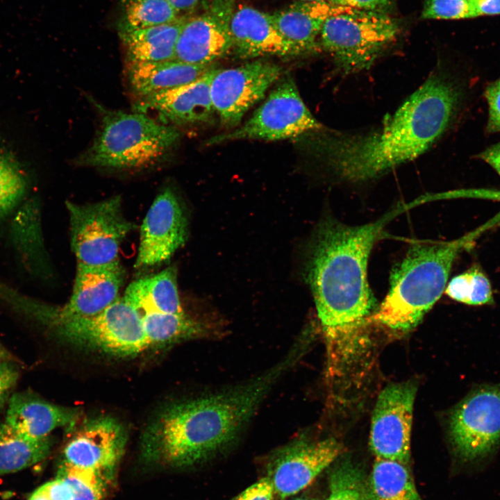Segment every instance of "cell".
<instances>
[{"instance_id": "5", "label": "cell", "mask_w": 500, "mask_h": 500, "mask_svg": "<svg viewBox=\"0 0 500 500\" xmlns=\"http://www.w3.org/2000/svg\"><path fill=\"white\" fill-rule=\"evenodd\" d=\"M101 108V106H99ZM101 120L90 146L76 160L78 165L112 169L149 166L178 141V130L140 112L101 108Z\"/></svg>"}, {"instance_id": "34", "label": "cell", "mask_w": 500, "mask_h": 500, "mask_svg": "<svg viewBox=\"0 0 500 500\" xmlns=\"http://www.w3.org/2000/svg\"><path fill=\"white\" fill-rule=\"evenodd\" d=\"M19 377V369L12 360H0V410L8 405Z\"/></svg>"}, {"instance_id": "1", "label": "cell", "mask_w": 500, "mask_h": 500, "mask_svg": "<svg viewBox=\"0 0 500 500\" xmlns=\"http://www.w3.org/2000/svg\"><path fill=\"white\" fill-rule=\"evenodd\" d=\"M392 213L360 226L326 218L311 240L306 280L325 337L331 372L342 374L367 346L365 326L375 308L367 262Z\"/></svg>"}, {"instance_id": "31", "label": "cell", "mask_w": 500, "mask_h": 500, "mask_svg": "<svg viewBox=\"0 0 500 500\" xmlns=\"http://www.w3.org/2000/svg\"><path fill=\"white\" fill-rule=\"evenodd\" d=\"M326 500H369L361 469L349 460L338 463L329 476Z\"/></svg>"}, {"instance_id": "10", "label": "cell", "mask_w": 500, "mask_h": 500, "mask_svg": "<svg viewBox=\"0 0 500 500\" xmlns=\"http://www.w3.org/2000/svg\"><path fill=\"white\" fill-rule=\"evenodd\" d=\"M449 435L456 456L482 459L500 444V383L472 390L452 410Z\"/></svg>"}, {"instance_id": "25", "label": "cell", "mask_w": 500, "mask_h": 500, "mask_svg": "<svg viewBox=\"0 0 500 500\" xmlns=\"http://www.w3.org/2000/svg\"><path fill=\"white\" fill-rule=\"evenodd\" d=\"M142 315L145 335L151 347L192 339L210 338L215 332L206 322L185 313L147 312Z\"/></svg>"}, {"instance_id": "7", "label": "cell", "mask_w": 500, "mask_h": 500, "mask_svg": "<svg viewBox=\"0 0 500 500\" xmlns=\"http://www.w3.org/2000/svg\"><path fill=\"white\" fill-rule=\"evenodd\" d=\"M49 326L68 343L111 356H135L151 347L141 314L123 297L95 315L57 320Z\"/></svg>"}, {"instance_id": "9", "label": "cell", "mask_w": 500, "mask_h": 500, "mask_svg": "<svg viewBox=\"0 0 500 500\" xmlns=\"http://www.w3.org/2000/svg\"><path fill=\"white\" fill-rule=\"evenodd\" d=\"M324 129L304 103L291 77L282 80L253 115L238 128L210 138L208 145L254 140L295 139Z\"/></svg>"}, {"instance_id": "8", "label": "cell", "mask_w": 500, "mask_h": 500, "mask_svg": "<svg viewBox=\"0 0 500 500\" xmlns=\"http://www.w3.org/2000/svg\"><path fill=\"white\" fill-rule=\"evenodd\" d=\"M66 207L77 263L101 265L119 260L122 243L135 228L123 214L121 197L84 204L67 201Z\"/></svg>"}, {"instance_id": "21", "label": "cell", "mask_w": 500, "mask_h": 500, "mask_svg": "<svg viewBox=\"0 0 500 500\" xmlns=\"http://www.w3.org/2000/svg\"><path fill=\"white\" fill-rule=\"evenodd\" d=\"M342 7L326 1L297 3L270 15L279 34L301 55L317 50L324 21Z\"/></svg>"}, {"instance_id": "19", "label": "cell", "mask_w": 500, "mask_h": 500, "mask_svg": "<svg viewBox=\"0 0 500 500\" xmlns=\"http://www.w3.org/2000/svg\"><path fill=\"white\" fill-rule=\"evenodd\" d=\"M230 33L232 50L240 58L299 55L279 34L271 15L251 7L235 8Z\"/></svg>"}, {"instance_id": "41", "label": "cell", "mask_w": 500, "mask_h": 500, "mask_svg": "<svg viewBox=\"0 0 500 500\" xmlns=\"http://www.w3.org/2000/svg\"><path fill=\"white\" fill-rule=\"evenodd\" d=\"M472 1L475 5L478 17L481 15H500V0H478Z\"/></svg>"}, {"instance_id": "13", "label": "cell", "mask_w": 500, "mask_h": 500, "mask_svg": "<svg viewBox=\"0 0 500 500\" xmlns=\"http://www.w3.org/2000/svg\"><path fill=\"white\" fill-rule=\"evenodd\" d=\"M333 438L311 440L299 438L275 451L269 460L267 477L274 492L284 499L301 491L341 453Z\"/></svg>"}, {"instance_id": "23", "label": "cell", "mask_w": 500, "mask_h": 500, "mask_svg": "<svg viewBox=\"0 0 500 500\" xmlns=\"http://www.w3.org/2000/svg\"><path fill=\"white\" fill-rule=\"evenodd\" d=\"M141 315L147 312L183 314L177 286V270L169 267L152 276L131 283L122 297Z\"/></svg>"}, {"instance_id": "11", "label": "cell", "mask_w": 500, "mask_h": 500, "mask_svg": "<svg viewBox=\"0 0 500 500\" xmlns=\"http://www.w3.org/2000/svg\"><path fill=\"white\" fill-rule=\"evenodd\" d=\"M281 74L272 62L256 60L228 69H216L210 92L216 114L222 125L239 124L244 115L262 99L267 89Z\"/></svg>"}, {"instance_id": "6", "label": "cell", "mask_w": 500, "mask_h": 500, "mask_svg": "<svg viewBox=\"0 0 500 500\" xmlns=\"http://www.w3.org/2000/svg\"><path fill=\"white\" fill-rule=\"evenodd\" d=\"M399 31L397 23L383 13L343 6L326 19L319 36L339 69L349 74L371 67Z\"/></svg>"}, {"instance_id": "3", "label": "cell", "mask_w": 500, "mask_h": 500, "mask_svg": "<svg viewBox=\"0 0 500 500\" xmlns=\"http://www.w3.org/2000/svg\"><path fill=\"white\" fill-rule=\"evenodd\" d=\"M305 342L299 338L281 360L244 384L173 403L162 409L142 434L144 457L185 467L203 461L228 447L280 378L301 357Z\"/></svg>"}, {"instance_id": "4", "label": "cell", "mask_w": 500, "mask_h": 500, "mask_svg": "<svg viewBox=\"0 0 500 500\" xmlns=\"http://www.w3.org/2000/svg\"><path fill=\"white\" fill-rule=\"evenodd\" d=\"M499 222L500 213L458 239L412 244L392 272L388 293L373 321L398 331L415 327L445 290L457 256Z\"/></svg>"}, {"instance_id": "26", "label": "cell", "mask_w": 500, "mask_h": 500, "mask_svg": "<svg viewBox=\"0 0 500 500\" xmlns=\"http://www.w3.org/2000/svg\"><path fill=\"white\" fill-rule=\"evenodd\" d=\"M52 445L50 436L34 438L0 424V476L15 472L44 460Z\"/></svg>"}, {"instance_id": "46", "label": "cell", "mask_w": 500, "mask_h": 500, "mask_svg": "<svg viewBox=\"0 0 500 500\" xmlns=\"http://www.w3.org/2000/svg\"><path fill=\"white\" fill-rule=\"evenodd\" d=\"M472 1H478V0H472Z\"/></svg>"}, {"instance_id": "28", "label": "cell", "mask_w": 500, "mask_h": 500, "mask_svg": "<svg viewBox=\"0 0 500 500\" xmlns=\"http://www.w3.org/2000/svg\"><path fill=\"white\" fill-rule=\"evenodd\" d=\"M119 33L150 28L180 19L166 0H123Z\"/></svg>"}, {"instance_id": "37", "label": "cell", "mask_w": 500, "mask_h": 500, "mask_svg": "<svg viewBox=\"0 0 500 500\" xmlns=\"http://www.w3.org/2000/svg\"><path fill=\"white\" fill-rule=\"evenodd\" d=\"M42 487L51 500H74V490L64 479L57 477L42 485Z\"/></svg>"}, {"instance_id": "24", "label": "cell", "mask_w": 500, "mask_h": 500, "mask_svg": "<svg viewBox=\"0 0 500 500\" xmlns=\"http://www.w3.org/2000/svg\"><path fill=\"white\" fill-rule=\"evenodd\" d=\"M185 19L119 33L127 62H156L174 60L178 38Z\"/></svg>"}, {"instance_id": "33", "label": "cell", "mask_w": 500, "mask_h": 500, "mask_svg": "<svg viewBox=\"0 0 500 500\" xmlns=\"http://www.w3.org/2000/svg\"><path fill=\"white\" fill-rule=\"evenodd\" d=\"M424 19H459L476 17L472 0H428L422 10Z\"/></svg>"}, {"instance_id": "2", "label": "cell", "mask_w": 500, "mask_h": 500, "mask_svg": "<svg viewBox=\"0 0 500 500\" xmlns=\"http://www.w3.org/2000/svg\"><path fill=\"white\" fill-rule=\"evenodd\" d=\"M459 97L452 83L434 74L377 130L355 135L321 130L306 133L295 142L340 180L368 181L427 151L449 125Z\"/></svg>"}, {"instance_id": "30", "label": "cell", "mask_w": 500, "mask_h": 500, "mask_svg": "<svg viewBox=\"0 0 500 500\" xmlns=\"http://www.w3.org/2000/svg\"><path fill=\"white\" fill-rule=\"evenodd\" d=\"M113 474L75 467L63 462L58 478L66 481L74 490V500H102Z\"/></svg>"}, {"instance_id": "20", "label": "cell", "mask_w": 500, "mask_h": 500, "mask_svg": "<svg viewBox=\"0 0 500 500\" xmlns=\"http://www.w3.org/2000/svg\"><path fill=\"white\" fill-rule=\"evenodd\" d=\"M4 423L34 438H43L57 428L74 426L77 409L51 403L26 392L13 393L8 403Z\"/></svg>"}, {"instance_id": "45", "label": "cell", "mask_w": 500, "mask_h": 500, "mask_svg": "<svg viewBox=\"0 0 500 500\" xmlns=\"http://www.w3.org/2000/svg\"><path fill=\"white\" fill-rule=\"evenodd\" d=\"M295 500H309V499H295Z\"/></svg>"}, {"instance_id": "18", "label": "cell", "mask_w": 500, "mask_h": 500, "mask_svg": "<svg viewBox=\"0 0 500 500\" xmlns=\"http://www.w3.org/2000/svg\"><path fill=\"white\" fill-rule=\"evenodd\" d=\"M216 68L178 88L139 99L137 112L154 113L160 122L196 125L210 122L216 114L210 92Z\"/></svg>"}, {"instance_id": "36", "label": "cell", "mask_w": 500, "mask_h": 500, "mask_svg": "<svg viewBox=\"0 0 500 500\" xmlns=\"http://www.w3.org/2000/svg\"><path fill=\"white\" fill-rule=\"evenodd\" d=\"M274 493L271 481L267 476L249 486L233 500H272Z\"/></svg>"}, {"instance_id": "42", "label": "cell", "mask_w": 500, "mask_h": 500, "mask_svg": "<svg viewBox=\"0 0 500 500\" xmlns=\"http://www.w3.org/2000/svg\"><path fill=\"white\" fill-rule=\"evenodd\" d=\"M28 500H51V499L41 485L30 495Z\"/></svg>"}, {"instance_id": "12", "label": "cell", "mask_w": 500, "mask_h": 500, "mask_svg": "<svg viewBox=\"0 0 500 500\" xmlns=\"http://www.w3.org/2000/svg\"><path fill=\"white\" fill-rule=\"evenodd\" d=\"M416 386L394 383L378 395L372 419L370 447L377 458L406 464L410 456V433Z\"/></svg>"}, {"instance_id": "15", "label": "cell", "mask_w": 500, "mask_h": 500, "mask_svg": "<svg viewBox=\"0 0 500 500\" xmlns=\"http://www.w3.org/2000/svg\"><path fill=\"white\" fill-rule=\"evenodd\" d=\"M234 0H212L202 13L185 19L178 38L175 60L212 65L232 50L230 23Z\"/></svg>"}, {"instance_id": "22", "label": "cell", "mask_w": 500, "mask_h": 500, "mask_svg": "<svg viewBox=\"0 0 500 500\" xmlns=\"http://www.w3.org/2000/svg\"><path fill=\"white\" fill-rule=\"evenodd\" d=\"M212 68V65H192L175 60L128 62L127 75L133 92L142 99L188 84Z\"/></svg>"}, {"instance_id": "27", "label": "cell", "mask_w": 500, "mask_h": 500, "mask_svg": "<svg viewBox=\"0 0 500 500\" xmlns=\"http://www.w3.org/2000/svg\"><path fill=\"white\" fill-rule=\"evenodd\" d=\"M369 500H422L406 464L377 458L367 481Z\"/></svg>"}, {"instance_id": "14", "label": "cell", "mask_w": 500, "mask_h": 500, "mask_svg": "<svg viewBox=\"0 0 500 500\" xmlns=\"http://www.w3.org/2000/svg\"><path fill=\"white\" fill-rule=\"evenodd\" d=\"M125 270L119 260L101 265L77 263L72 295L62 307L40 305L36 319L47 325L57 320L93 316L120 297Z\"/></svg>"}, {"instance_id": "29", "label": "cell", "mask_w": 500, "mask_h": 500, "mask_svg": "<svg viewBox=\"0 0 500 500\" xmlns=\"http://www.w3.org/2000/svg\"><path fill=\"white\" fill-rule=\"evenodd\" d=\"M444 292L451 299L471 306L490 304L494 301L490 281L477 266L453 277Z\"/></svg>"}, {"instance_id": "44", "label": "cell", "mask_w": 500, "mask_h": 500, "mask_svg": "<svg viewBox=\"0 0 500 500\" xmlns=\"http://www.w3.org/2000/svg\"><path fill=\"white\" fill-rule=\"evenodd\" d=\"M301 1H306L308 2H323V1H326L327 0H301Z\"/></svg>"}, {"instance_id": "17", "label": "cell", "mask_w": 500, "mask_h": 500, "mask_svg": "<svg viewBox=\"0 0 500 500\" xmlns=\"http://www.w3.org/2000/svg\"><path fill=\"white\" fill-rule=\"evenodd\" d=\"M127 441L124 426L116 419L99 416L78 427L65 444L61 462L113 474Z\"/></svg>"}, {"instance_id": "38", "label": "cell", "mask_w": 500, "mask_h": 500, "mask_svg": "<svg viewBox=\"0 0 500 500\" xmlns=\"http://www.w3.org/2000/svg\"><path fill=\"white\" fill-rule=\"evenodd\" d=\"M390 1L391 0H331V3L337 6L372 12L383 10L389 6Z\"/></svg>"}, {"instance_id": "35", "label": "cell", "mask_w": 500, "mask_h": 500, "mask_svg": "<svg viewBox=\"0 0 500 500\" xmlns=\"http://www.w3.org/2000/svg\"><path fill=\"white\" fill-rule=\"evenodd\" d=\"M485 97L488 103L487 130L490 133L500 132V78L487 87Z\"/></svg>"}, {"instance_id": "16", "label": "cell", "mask_w": 500, "mask_h": 500, "mask_svg": "<svg viewBox=\"0 0 500 500\" xmlns=\"http://www.w3.org/2000/svg\"><path fill=\"white\" fill-rule=\"evenodd\" d=\"M188 220L176 194L165 188L158 194L140 226L135 267L156 266L169 260L185 243Z\"/></svg>"}, {"instance_id": "40", "label": "cell", "mask_w": 500, "mask_h": 500, "mask_svg": "<svg viewBox=\"0 0 500 500\" xmlns=\"http://www.w3.org/2000/svg\"><path fill=\"white\" fill-rule=\"evenodd\" d=\"M479 156L489 164L500 176V142L488 147Z\"/></svg>"}, {"instance_id": "39", "label": "cell", "mask_w": 500, "mask_h": 500, "mask_svg": "<svg viewBox=\"0 0 500 500\" xmlns=\"http://www.w3.org/2000/svg\"><path fill=\"white\" fill-rule=\"evenodd\" d=\"M180 18L196 15L197 11L208 6L207 0H166Z\"/></svg>"}, {"instance_id": "32", "label": "cell", "mask_w": 500, "mask_h": 500, "mask_svg": "<svg viewBox=\"0 0 500 500\" xmlns=\"http://www.w3.org/2000/svg\"><path fill=\"white\" fill-rule=\"evenodd\" d=\"M26 188L25 177L16 163L0 153V217L19 203Z\"/></svg>"}, {"instance_id": "43", "label": "cell", "mask_w": 500, "mask_h": 500, "mask_svg": "<svg viewBox=\"0 0 500 500\" xmlns=\"http://www.w3.org/2000/svg\"><path fill=\"white\" fill-rule=\"evenodd\" d=\"M0 360H12V356L5 347L0 342Z\"/></svg>"}]
</instances>
